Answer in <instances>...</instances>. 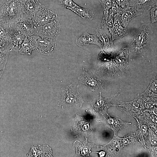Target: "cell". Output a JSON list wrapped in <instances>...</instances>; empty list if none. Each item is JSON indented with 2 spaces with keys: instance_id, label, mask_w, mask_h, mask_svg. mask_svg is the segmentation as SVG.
I'll use <instances>...</instances> for the list:
<instances>
[{
  "instance_id": "1",
  "label": "cell",
  "mask_w": 157,
  "mask_h": 157,
  "mask_svg": "<svg viewBox=\"0 0 157 157\" xmlns=\"http://www.w3.org/2000/svg\"><path fill=\"white\" fill-rule=\"evenodd\" d=\"M23 14L18 0H6L0 3V21L10 26H14Z\"/></svg>"
},
{
  "instance_id": "2",
  "label": "cell",
  "mask_w": 157,
  "mask_h": 157,
  "mask_svg": "<svg viewBox=\"0 0 157 157\" xmlns=\"http://www.w3.org/2000/svg\"><path fill=\"white\" fill-rule=\"evenodd\" d=\"M152 34L151 25L142 24L131 43V52L135 55H139L146 52L150 44Z\"/></svg>"
},
{
  "instance_id": "3",
  "label": "cell",
  "mask_w": 157,
  "mask_h": 157,
  "mask_svg": "<svg viewBox=\"0 0 157 157\" xmlns=\"http://www.w3.org/2000/svg\"><path fill=\"white\" fill-rule=\"evenodd\" d=\"M79 86L70 84L61 88V97L59 106L81 107L84 102L82 94L79 92Z\"/></svg>"
},
{
  "instance_id": "4",
  "label": "cell",
  "mask_w": 157,
  "mask_h": 157,
  "mask_svg": "<svg viewBox=\"0 0 157 157\" xmlns=\"http://www.w3.org/2000/svg\"><path fill=\"white\" fill-rule=\"evenodd\" d=\"M78 79L80 84L85 85L92 91L104 90L105 82L97 72L95 71L85 70L78 77Z\"/></svg>"
},
{
  "instance_id": "5",
  "label": "cell",
  "mask_w": 157,
  "mask_h": 157,
  "mask_svg": "<svg viewBox=\"0 0 157 157\" xmlns=\"http://www.w3.org/2000/svg\"><path fill=\"white\" fill-rule=\"evenodd\" d=\"M27 37L34 49L45 55H50L52 54L56 46V40L35 35Z\"/></svg>"
},
{
  "instance_id": "6",
  "label": "cell",
  "mask_w": 157,
  "mask_h": 157,
  "mask_svg": "<svg viewBox=\"0 0 157 157\" xmlns=\"http://www.w3.org/2000/svg\"><path fill=\"white\" fill-rule=\"evenodd\" d=\"M34 26L35 35L57 40L60 35V25L57 19L54 20L40 26Z\"/></svg>"
},
{
  "instance_id": "7",
  "label": "cell",
  "mask_w": 157,
  "mask_h": 157,
  "mask_svg": "<svg viewBox=\"0 0 157 157\" xmlns=\"http://www.w3.org/2000/svg\"><path fill=\"white\" fill-rule=\"evenodd\" d=\"M57 17L55 10L41 5L32 19L35 26H39L56 19Z\"/></svg>"
},
{
  "instance_id": "8",
  "label": "cell",
  "mask_w": 157,
  "mask_h": 157,
  "mask_svg": "<svg viewBox=\"0 0 157 157\" xmlns=\"http://www.w3.org/2000/svg\"><path fill=\"white\" fill-rule=\"evenodd\" d=\"M14 26L17 31L26 37L35 35V30L32 19L22 14Z\"/></svg>"
},
{
  "instance_id": "9",
  "label": "cell",
  "mask_w": 157,
  "mask_h": 157,
  "mask_svg": "<svg viewBox=\"0 0 157 157\" xmlns=\"http://www.w3.org/2000/svg\"><path fill=\"white\" fill-rule=\"evenodd\" d=\"M121 16L119 14L114 15L113 24L109 29L113 40L121 38L128 34L127 28L124 27L121 24Z\"/></svg>"
},
{
  "instance_id": "10",
  "label": "cell",
  "mask_w": 157,
  "mask_h": 157,
  "mask_svg": "<svg viewBox=\"0 0 157 157\" xmlns=\"http://www.w3.org/2000/svg\"><path fill=\"white\" fill-rule=\"evenodd\" d=\"M96 32L97 35L101 42V47L104 50L109 52L114 50L115 47L108 29H97Z\"/></svg>"
},
{
  "instance_id": "11",
  "label": "cell",
  "mask_w": 157,
  "mask_h": 157,
  "mask_svg": "<svg viewBox=\"0 0 157 157\" xmlns=\"http://www.w3.org/2000/svg\"><path fill=\"white\" fill-rule=\"evenodd\" d=\"M143 10L135 6H129L123 9L121 15L122 25L127 28L130 21L135 17L141 14Z\"/></svg>"
},
{
  "instance_id": "12",
  "label": "cell",
  "mask_w": 157,
  "mask_h": 157,
  "mask_svg": "<svg viewBox=\"0 0 157 157\" xmlns=\"http://www.w3.org/2000/svg\"><path fill=\"white\" fill-rule=\"evenodd\" d=\"M23 14L31 19L41 5L37 0H20Z\"/></svg>"
},
{
  "instance_id": "13",
  "label": "cell",
  "mask_w": 157,
  "mask_h": 157,
  "mask_svg": "<svg viewBox=\"0 0 157 157\" xmlns=\"http://www.w3.org/2000/svg\"><path fill=\"white\" fill-rule=\"evenodd\" d=\"M99 39L96 34L91 35L85 32L76 40V44L81 47L90 44H95L100 47L101 44L99 42Z\"/></svg>"
},
{
  "instance_id": "14",
  "label": "cell",
  "mask_w": 157,
  "mask_h": 157,
  "mask_svg": "<svg viewBox=\"0 0 157 157\" xmlns=\"http://www.w3.org/2000/svg\"><path fill=\"white\" fill-rule=\"evenodd\" d=\"M74 145L76 148V155L80 156H87L91 152V144L87 142V140L83 142L78 141H75Z\"/></svg>"
},
{
  "instance_id": "15",
  "label": "cell",
  "mask_w": 157,
  "mask_h": 157,
  "mask_svg": "<svg viewBox=\"0 0 157 157\" xmlns=\"http://www.w3.org/2000/svg\"><path fill=\"white\" fill-rule=\"evenodd\" d=\"M156 0H132L129 6H135L143 10L149 9L156 5Z\"/></svg>"
},
{
  "instance_id": "16",
  "label": "cell",
  "mask_w": 157,
  "mask_h": 157,
  "mask_svg": "<svg viewBox=\"0 0 157 157\" xmlns=\"http://www.w3.org/2000/svg\"><path fill=\"white\" fill-rule=\"evenodd\" d=\"M74 126V130L77 133L87 135L90 128L88 123L79 117H77Z\"/></svg>"
},
{
  "instance_id": "17",
  "label": "cell",
  "mask_w": 157,
  "mask_h": 157,
  "mask_svg": "<svg viewBox=\"0 0 157 157\" xmlns=\"http://www.w3.org/2000/svg\"><path fill=\"white\" fill-rule=\"evenodd\" d=\"M34 50L32 44L27 37H26L18 48L20 53L21 54L30 55L32 51Z\"/></svg>"
},
{
  "instance_id": "18",
  "label": "cell",
  "mask_w": 157,
  "mask_h": 157,
  "mask_svg": "<svg viewBox=\"0 0 157 157\" xmlns=\"http://www.w3.org/2000/svg\"><path fill=\"white\" fill-rule=\"evenodd\" d=\"M110 100L103 98L101 93L99 97L96 99L93 103V106L95 109H102L110 104Z\"/></svg>"
},
{
  "instance_id": "19",
  "label": "cell",
  "mask_w": 157,
  "mask_h": 157,
  "mask_svg": "<svg viewBox=\"0 0 157 157\" xmlns=\"http://www.w3.org/2000/svg\"><path fill=\"white\" fill-rule=\"evenodd\" d=\"M65 7L71 10L76 4L72 0H58Z\"/></svg>"
},
{
  "instance_id": "20",
  "label": "cell",
  "mask_w": 157,
  "mask_h": 157,
  "mask_svg": "<svg viewBox=\"0 0 157 157\" xmlns=\"http://www.w3.org/2000/svg\"><path fill=\"white\" fill-rule=\"evenodd\" d=\"M156 5L151 8L150 9V15L151 24H153L157 22V12Z\"/></svg>"
},
{
  "instance_id": "21",
  "label": "cell",
  "mask_w": 157,
  "mask_h": 157,
  "mask_svg": "<svg viewBox=\"0 0 157 157\" xmlns=\"http://www.w3.org/2000/svg\"><path fill=\"white\" fill-rule=\"evenodd\" d=\"M132 0H115L118 6L123 9L129 6L130 2Z\"/></svg>"
}]
</instances>
